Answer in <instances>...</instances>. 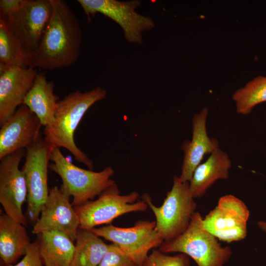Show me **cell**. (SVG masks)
Here are the masks:
<instances>
[{
  "mask_svg": "<svg viewBox=\"0 0 266 266\" xmlns=\"http://www.w3.org/2000/svg\"><path fill=\"white\" fill-rule=\"evenodd\" d=\"M250 211L240 199L233 195L221 197L217 205L202 220V226L219 240L240 241L247 234Z\"/></svg>",
  "mask_w": 266,
  "mask_h": 266,
  "instance_id": "obj_10",
  "label": "cell"
},
{
  "mask_svg": "<svg viewBox=\"0 0 266 266\" xmlns=\"http://www.w3.org/2000/svg\"><path fill=\"white\" fill-rule=\"evenodd\" d=\"M37 73L29 67L0 66V126L23 104Z\"/></svg>",
  "mask_w": 266,
  "mask_h": 266,
  "instance_id": "obj_15",
  "label": "cell"
},
{
  "mask_svg": "<svg viewBox=\"0 0 266 266\" xmlns=\"http://www.w3.org/2000/svg\"><path fill=\"white\" fill-rule=\"evenodd\" d=\"M203 217L199 212L193 215L185 231L177 237L164 241L160 251L164 253L179 252L192 258L198 266H224L232 256L229 246L205 230Z\"/></svg>",
  "mask_w": 266,
  "mask_h": 266,
  "instance_id": "obj_4",
  "label": "cell"
},
{
  "mask_svg": "<svg viewBox=\"0 0 266 266\" xmlns=\"http://www.w3.org/2000/svg\"><path fill=\"white\" fill-rule=\"evenodd\" d=\"M51 16L29 67L53 70L68 67L77 61L82 32L78 20L66 2L51 0Z\"/></svg>",
  "mask_w": 266,
  "mask_h": 266,
  "instance_id": "obj_1",
  "label": "cell"
},
{
  "mask_svg": "<svg viewBox=\"0 0 266 266\" xmlns=\"http://www.w3.org/2000/svg\"><path fill=\"white\" fill-rule=\"evenodd\" d=\"M50 161L52 163L49 167L61 178L60 189L68 197H72V205L75 207L91 201L116 185L111 179L114 170L111 166L100 171L82 168L69 161L56 147Z\"/></svg>",
  "mask_w": 266,
  "mask_h": 266,
  "instance_id": "obj_3",
  "label": "cell"
},
{
  "mask_svg": "<svg viewBox=\"0 0 266 266\" xmlns=\"http://www.w3.org/2000/svg\"><path fill=\"white\" fill-rule=\"evenodd\" d=\"M139 196L136 192L122 195L115 185L97 200L75 207L79 220V229L91 230L97 226L109 224L123 214L146 211L148 206L143 200H137Z\"/></svg>",
  "mask_w": 266,
  "mask_h": 266,
  "instance_id": "obj_6",
  "label": "cell"
},
{
  "mask_svg": "<svg viewBox=\"0 0 266 266\" xmlns=\"http://www.w3.org/2000/svg\"><path fill=\"white\" fill-rule=\"evenodd\" d=\"M52 11L51 0H24L17 12L0 19L23 49L32 56L40 43Z\"/></svg>",
  "mask_w": 266,
  "mask_h": 266,
  "instance_id": "obj_9",
  "label": "cell"
},
{
  "mask_svg": "<svg viewBox=\"0 0 266 266\" xmlns=\"http://www.w3.org/2000/svg\"><path fill=\"white\" fill-rule=\"evenodd\" d=\"M54 82L48 80L44 73L38 72L23 102L44 128L49 127L54 123L60 100L59 96L54 93Z\"/></svg>",
  "mask_w": 266,
  "mask_h": 266,
  "instance_id": "obj_17",
  "label": "cell"
},
{
  "mask_svg": "<svg viewBox=\"0 0 266 266\" xmlns=\"http://www.w3.org/2000/svg\"><path fill=\"white\" fill-rule=\"evenodd\" d=\"M257 224L259 228L262 231L266 233V221L259 220Z\"/></svg>",
  "mask_w": 266,
  "mask_h": 266,
  "instance_id": "obj_28",
  "label": "cell"
},
{
  "mask_svg": "<svg viewBox=\"0 0 266 266\" xmlns=\"http://www.w3.org/2000/svg\"><path fill=\"white\" fill-rule=\"evenodd\" d=\"M79 220L69 198L57 186L49 190L48 197L34 224L32 233L39 235L49 231H58L76 240Z\"/></svg>",
  "mask_w": 266,
  "mask_h": 266,
  "instance_id": "obj_13",
  "label": "cell"
},
{
  "mask_svg": "<svg viewBox=\"0 0 266 266\" xmlns=\"http://www.w3.org/2000/svg\"><path fill=\"white\" fill-rule=\"evenodd\" d=\"M189 257L183 253L168 256L160 250H153L143 266H189Z\"/></svg>",
  "mask_w": 266,
  "mask_h": 266,
  "instance_id": "obj_24",
  "label": "cell"
},
{
  "mask_svg": "<svg viewBox=\"0 0 266 266\" xmlns=\"http://www.w3.org/2000/svg\"><path fill=\"white\" fill-rule=\"evenodd\" d=\"M106 95V91L100 87L86 92L76 90L68 94L58 102L54 123L44 128L43 131V137L47 142L54 147L66 149L75 161L91 170L94 167L93 162L76 145L74 133L87 110Z\"/></svg>",
  "mask_w": 266,
  "mask_h": 266,
  "instance_id": "obj_2",
  "label": "cell"
},
{
  "mask_svg": "<svg viewBox=\"0 0 266 266\" xmlns=\"http://www.w3.org/2000/svg\"><path fill=\"white\" fill-rule=\"evenodd\" d=\"M98 266H137L128 256L113 243Z\"/></svg>",
  "mask_w": 266,
  "mask_h": 266,
  "instance_id": "obj_25",
  "label": "cell"
},
{
  "mask_svg": "<svg viewBox=\"0 0 266 266\" xmlns=\"http://www.w3.org/2000/svg\"><path fill=\"white\" fill-rule=\"evenodd\" d=\"M8 266H44L40 255L38 241L31 242L23 258L17 264Z\"/></svg>",
  "mask_w": 266,
  "mask_h": 266,
  "instance_id": "obj_26",
  "label": "cell"
},
{
  "mask_svg": "<svg viewBox=\"0 0 266 266\" xmlns=\"http://www.w3.org/2000/svg\"><path fill=\"white\" fill-rule=\"evenodd\" d=\"M89 18L100 13L117 23L123 29L126 40L142 44V33L153 29V20L135 11L141 2L137 0L121 1L116 0H77Z\"/></svg>",
  "mask_w": 266,
  "mask_h": 266,
  "instance_id": "obj_11",
  "label": "cell"
},
{
  "mask_svg": "<svg viewBox=\"0 0 266 266\" xmlns=\"http://www.w3.org/2000/svg\"><path fill=\"white\" fill-rule=\"evenodd\" d=\"M75 241L71 266H98L109 247L91 230L79 229Z\"/></svg>",
  "mask_w": 266,
  "mask_h": 266,
  "instance_id": "obj_21",
  "label": "cell"
},
{
  "mask_svg": "<svg viewBox=\"0 0 266 266\" xmlns=\"http://www.w3.org/2000/svg\"><path fill=\"white\" fill-rule=\"evenodd\" d=\"M194 199L189 183L182 182L176 176L173 177L171 189L161 206H155L147 194L143 196V200L155 215L156 230L164 241L177 237L187 229L196 212Z\"/></svg>",
  "mask_w": 266,
  "mask_h": 266,
  "instance_id": "obj_5",
  "label": "cell"
},
{
  "mask_svg": "<svg viewBox=\"0 0 266 266\" xmlns=\"http://www.w3.org/2000/svg\"><path fill=\"white\" fill-rule=\"evenodd\" d=\"M232 161L220 148L210 154L195 170L189 183L191 193L194 199L200 198L218 180L228 178Z\"/></svg>",
  "mask_w": 266,
  "mask_h": 266,
  "instance_id": "obj_18",
  "label": "cell"
},
{
  "mask_svg": "<svg viewBox=\"0 0 266 266\" xmlns=\"http://www.w3.org/2000/svg\"><path fill=\"white\" fill-rule=\"evenodd\" d=\"M31 57L0 19V66L28 67Z\"/></svg>",
  "mask_w": 266,
  "mask_h": 266,
  "instance_id": "obj_22",
  "label": "cell"
},
{
  "mask_svg": "<svg viewBox=\"0 0 266 266\" xmlns=\"http://www.w3.org/2000/svg\"><path fill=\"white\" fill-rule=\"evenodd\" d=\"M0 127V159L20 150H26L41 135L39 120L24 104Z\"/></svg>",
  "mask_w": 266,
  "mask_h": 266,
  "instance_id": "obj_14",
  "label": "cell"
},
{
  "mask_svg": "<svg viewBox=\"0 0 266 266\" xmlns=\"http://www.w3.org/2000/svg\"><path fill=\"white\" fill-rule=\"evenodd\" d=\"M91 231L118 246L137 266H143L148 252L164 242L156 230L155 221H139L129 228L110 225Z\"/></svg>",
  "mask_w": 266,
  "mask_h": 266,
  "instance_id": "obj_8",
  "label": "cell"
},
{
  "mask_svg": "<svg viewBox=\"0 0 266 266\" xmlns=\"http://www.w3.org/2000/svg\"><path fill=\"white\" fill-rule=\"evenodd\" d=\"M39 235L40 257L44 266H71L75 244L66 234L49 231Z\"/></svg>",
  "mask_w": 266,
  "mask_h": 266,
  "instance_id": "obj_20",
  "label": "cell"
},
{
  "mask_svg": "<svg viewBox=\"0 0 266 266\" xmlns=\"http://www.w3.org/2000/svg\"><path fill=\"white\" fill-rule=\"evenodd\" d=\"M237 113L247 115L257 105L266 101V76H259L233 95Z\"/></svg>",
  "mask_w": 266,
  "mask_h": 266,
  "instance_id": "obj_23",
  "label": "cell"
},
{
  "mask_svg": "<svg viewBox=\"0 0 266 266\" xmlns=\"http://www.w3.org/2000/svg\"><path fill=\"white\" fill-rule=\"evenodd\" d=\"M31 243L24 225L5 214L0 216V257L5 266L24 256Z\"/></svg>",
  "mask_w": 266,
  "mask_h": 266,
  "instance_id": "obj_19",
  "label": "cell"
},
{
  "mask_svg": "<svg viewBox=\"0 0 266 266\" xmlns=\"http://www.w3.org/2000/svg\"><path fill=\"white\" fill-rule=\"evenodd\" d=\"M208 113V108L204 107L193 115L192 138L185 140L181 146L183 160L179 177L182 182H189L203 157L212 154L219 148L218 141L207 134L206 121Z\"/></svg>",
  "mask_w": 266,
  "mask_h": 266,
  "instance_id": "obj_16",
  "label": "cell"
},
{
  "mask_svg": "<svg viewBox=\"0 0 266 266\" xmlns=\"http://www.w3.org/2000/svg\"><path fill=\"white\" fill-rule=\"evenodd\" d=\"M40 136L33 144L26 149L22 170L26 181L27 213L34 224L39 217L40 211L49 195L48 169L49 162L54 148Z\"/></svg>",
  "mask_w": 266,
  "mask_h": 266,
  "instance_id": "obj_7",
  "label": "cell"
},
{
  "mask_svg": "<svg viewBox=\"0 0 266 266\" xmlns=\"http://www.w3.org/2000/svg\"><path fill=\"white\" fill-rule=\"evenodd\" d=\"M24 0H0V17H5L17 12Z\"/></svg>",
  "mask_w": 266,
  "mask_h": 266,
  "instance_id": "obj_27",
  "label": "cell"
},
{
  "mask_svg": "<svg viewBox=\"0 0 266 266\" xmlns=\"http://www.w3.org/2000/svg\"><path fill=\"white\" fill-rule=\"evenodd\" d=\"M25 153L26 150L21 149L0 159V203L5 214L24 225L26 219L22 209L28 189L19 166Z\"/></svg>",
  "mask_w": 266,
  "mask_h": 266,
  "instance_id": "obj_12",
  "label": "cell"
}]
</instances>
